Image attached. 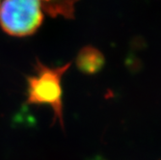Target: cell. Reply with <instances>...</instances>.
Listing matches in <instances>:
<instances>
[{"mask_svg": "<svg viewBox=\"0 0 161 160\" xmlns=\"http://www.w3.org/2000/svg\"><path fill=\"white\" fill-rule=\"evenodd\" d=\"M71 63L61 67L50 68L37 60L34 65L36 74L27 76V103L47 104L53 110L52 124L59 122L64 128L62 77Z\"/></svg>", "mask_w": 161, "mask_h": 160, "instance_id": "obj_1", "label": "cell"}, {"mask_svg": "<svg viewBox=\"0 0 161 160\" xmlns=\"http://www.w3.org/2000/svg\"><path fill=\"white\" fill-rule=\"evenodd\" d=\"M43 20L41 1L12 0L0 3V24L14 37H26L38 31Z\"/></svg>", "mask_w": 161, "mask_h": 160, "instance_id": "obj_2", "label": "cell"}, {"mask_svg": "<svg viewBox=\"0 0 161 160\" xmlns=\"http://www.w3.org/2000/svg\"><path fill=\"white\" fill-rule=\"evenodd\" d=\"M76 66L80 71L86 74H94L104 66V56L94 47H84L77 54Z\"/></svg>", "mask_w": 161, "mask_h": 160, "instance_id": "obj_3", "label": "cell"}, {"mask_svg": "<svg viewBox=\"0 0 161 160\" xmlns=\"http://www.w3.org/2000/svg\"><path fill=\"white\" fill-rule=\"evenodd\" d=\"M75 1L53 2V1H41L42 11L47 12L51 17L63 16L66 19L75 18Z\"/></svg>", "mask_w": 161, "mask_h": 160, "instance_id": "obj_4", "label": "cell"}]
</instances>
